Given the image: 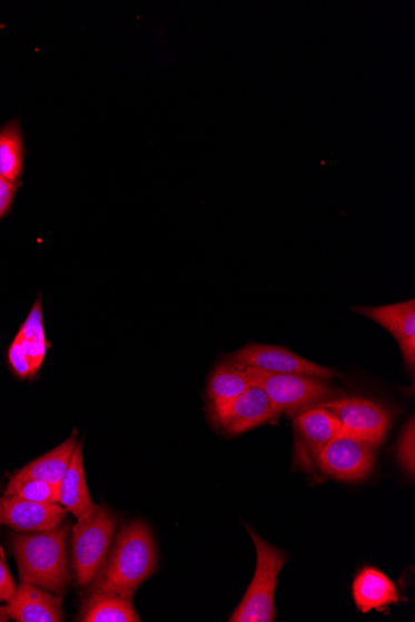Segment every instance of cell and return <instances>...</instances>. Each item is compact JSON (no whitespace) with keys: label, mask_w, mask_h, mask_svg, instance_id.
<instances>
[{"label":"cell","mask_w":415,"mask_h":622,"mask_svg":"<svg viewBox=\"0 0 415 622\" xmlns=\"http://www.w3.org/2000/svg\"><path fill=\"white\" fill-rule=\"evenodd\" d=\"M4 497H17L39 503H59V486L46 481L14 475L9 481Z\"/></svg>","instance_id":"cell-21"},{"label":"cell","mask_w":415,"mask_h":622,"mask_svg":"<svg viewBox=\"0 0 415 622\" xmlns=\"http://www.w3.org/2000/svg\"><path fill=\"white\" fill-rule=\"evenodd\" d=\"M17 590L14 579L10 574L2 556H0V602H9Z\"/></svg>","instance_id":"cell-24"},{"label":"cell","mask_w":415,"mask_h":622,"mask_svg":"<svg viewBox=\"0 0 415 622\" xmlns=\"http://www.w3.org/2000/svg\"><path fill=\"white\" fill-rule=\"evenodd\" d=\"M78 621L81 622H138L131 600L120 595L93 592L85 600Z\"/></svg>","instance_id":"cell-17"},{"label":"cell","mask_w":415,"mask_h":622,"mask_svg":"<svg viewBox=\"0 0 415 622\" xmlns=\"http://www.w3.org/2000/svg\"><path fill=\"white\" fill-rule=\"evenodd\" d=\"M8 362L18 378H33L27 352L18 337L14 338L12 346L8 349Z\"/></svg>","instance_id":"cell-23"},{"label":"cell","mask_w":415,"mask_h":622,"mask_svg":"<svg viewBox=\"0 0 415 622\" xmlns=\"http://www.w3.org/2000/svg\"><path fill=\"white\" fill-rule=\"evenodd\" d=\"M246 367V366H244ZM250 383L269 396L276 414L297 416L336 398L326 379L305 374H276L246 367Z\"/></svg>","instance_id":"cell-3"},{"label":"cell","mask_w":415,"mask_h":622,"mask_svg":"<svg viewBox=\"0 0 415 622\" xmlns=\"http://www.w3.org/2000/svg\"><path fill=\"white\" fill-rule=\"evenodd\" d=\"M353 595L357 609L364 614L399 602L397 585L385 573L372 566L365 567L356 575Z\"/></svg>","instance_id":"cell-14"},{"label":"cell","mask_w":415,"mask_h":622,"mask_svg":"<svg viewBox=\"0 0 415 622\" xmlns=\"http://www.w3.org/2000/svg\"><path fill=\"white\" fill-rule=\"evenodd\" d=\"M231 361L249 368L276 374H305L332 379L337 373L304 359L289 349L276 346L248 345L233 354Z\"/></svg>","instance_id":"cell-8"},{"label":"cell","mask_w":415,"mask_h":622,"mask_svg":"<svg viewBox=\"0 0 415 622\" xmlns=\"http://www.w3.org/2000/svg\"><path fill=\"white\" fill-rule=\"evenodd\" d=\"M399 464L412 477L415 472V423L414 417L404 427L398 443L397 453Z\"/></svg>","instance_id":"cell-22"},{"label":"cell","mask_w":415,"mask_h":622,"mask_svg":"<svg viewBox=\"0 0 415 622\" xmlns=\"http://www.w3.org/2000/svg\"><path fill=\"white\" fill-rule=\"evenodd\" d=\"M71 525L12 535V551L21 582L57 595L66 594L70 583L68 537Z\"/></svg>","instance_id":"cell-2"},{"label":"cell","mask_w":415,"mask_h":622,"mask_svg":"<svg viewBox=\"0 0 415 622\" xmlns=\"http://www.w3.org/2000/svg\"><path fill=\"white\" fill-rule=\"evenodd\" d=\"M4 610L18 622H61L66 619L59 595L28 583L17 588Z\"/></svg>","instance_id":"cell-12"},{"label":"cell","mask_w":415,"mask_h":622,"mask_svg":"<svg viewBox=\"0 0 415 622\" xmlns=\"http://www.w3.org/2000/svg\"><path fill=\"white\" fill-rule=\"evenodd\" d=\"M116 529L117 520L105 506L96 507L88 519L73 525L71 565L78 585H89L102 570Z\"/></svg>","instance_id":"cell-5"},{"label":"cell","mask_w":415,"mask_h":622,"mask_svg":"<svg viewBox=\"0 0 415 622\" xmlns=\"http://www.w3.org/2000/svg\"><path fill=\"white\" fill-rule=\"evenodd\" d=\"M68 511L59 503H39L17 497L0 500V524L18 532L56 530L67 519Z\"/></svg>","instance_id":"cell-11"},{"label":"cell","mask_w":415,"mask_h":622,"mask_svg":"<svg viewBox=\"0 0 415 622\" xmlns=\"http://www.w3.org/2000/svg\"><path fill=\"white\" fill-rule=\"evenodd\" d=\"M78 443L77 432H73L67 442L19 470L16 475L46 481L59 486L62 477L67 474L73 450H76Z\"/></svg>","instance_id":"cell-18"},{"label":"cell","mask_w":415,"mask_h":622,"mask_svg":"<svg viewBox=\"0 0 415 622\" xmlns=\"http://www.w3.org/2000/svg\"><path fill=\"white\" fill-rule=\"evenodd\" d=\"M251 387L250 378L246 367L241 364L229 361L219 364L213 372L208 384V398L213 409L226 406L239 398Z\"/></svg>","instance_id":"cell-16"},{"label":"cell","mask_w":415,"mask_h":622,"mask_svg":"<svg viewBox=\"0 0 415 622\" xmlns=\"http://www.w3.org/2000/svg\"><path fill=\"white\" fill-rule=\"evenodd\" d=\"M257 550V570L241 603L229 618L230 622H273L276 616L275 590L287 556L274 545L266 543L246 524Z\"/></svg>","instance_id":"cell-4"},{"label":"cell","mask_w":415,"mask_h":622,"mask_svg":"<svg viewBox=\"0 0 415 622\" xmlns=\"http://www.w3.org/2000/svg\"><path fill=\"white\" fill-rule=\"evenodd\" d=\"M278 415L275 413L269 396L253 385L236 401L210 411V417L220 431L229 435H239L251 428L268 423Z\"/></svg>","instance_id":"cell-9"},{"label":"cell","mask_w":415,"mask_h":622,"mask_svg":"<svg viewBox=\"0 0 415 622\" xmlns=\"http://www.w3.org/2000/svg\"><path fill=\"white\" fill-rule=\"evenodd\" d=\"M23 169V141L18 124H9L0 131V177L17 184Z\"/></svg>","instance_id":"cell-20"},{"label":"cell","mask_w":415,"mask_h":622,"mask_svg":"<svg viewBox=\"0 0 415 622\" xmlns=\"http://www.w3.org/2000/svg\"><path fill=\"white\" fill-rule=\"evenodd\" d=\"M357 314L364 315L385 327L399 343L404 361L411 371L415 364V303L393 304L381 307H359Z\"/></svg>","instance_id":"cell-13"},{"label":"cell","mask_w":415,"mask_h":622,"mask_svg":"<svg viewBox=\"0 0 415 622\" xmlns=\"http://www.w3.org/2000/svg\"><path fill=\"white\" fill-rule=\"evenodd\" d=\"M16 191V184L0 177V218H3L10 206H12Z\"/></svg>","instance_id":"cell-25"},{"label":"cell","mask_w":415,"mask_h":622,"mask_svg":"<svg viewBox=\"0 0 415 622\" xmlns=\"http://www.w3.org/2000/svg\"><path fill=\"white\" fill-rule=\"evenodd\" d=\"M59 503L72 513L78 521L88 519L98 507L91 500L87 477H85L82 443H78L76 450H73L67 474L60 482Z\"/></svg>","instance_id":"cell-15"},{"label":"cell","mask_w":415,"mask_h":622,"mask_svg":"<svg viewBox=\"0 0 415 622\" xmlns=\"http://www.w3.org/2000/svg\"><path fill=\"white\" fill-rule=\"evenodd\" d=\"M9 619L4 608H0V622H7Z\"/></svg>","instance_id":"cell-26"},{"label":"cell","mask_w":415,"mask_h":622,"mask_svg":"<svg viewBox=\"0 0 415 622\" xmlns=\"http://www.w3.org/2000/svg\"><path fill=\"white\" fill-rule=\"evenodd\" d=\"M295 428L297 456L307 468L316 464L324 447L343 433L337 417L322 405L295 416Z\"/></svg>","instance_id":"cell-10"},{"label":"cell","mask_w":415,"mask_h":622,"mask_svg":"<svg viewBox=\"0 0 415 622\" xmlns=\"http://www.w3.org/2000/svg\"><path fill=\"white\" fill-rule=\"evenodd\" d=\"M322 406L337 417L343 433L374 447L383 443L389 431L392 415L387 407L377 402L346 396L328 401Z\"/></svg>","instance_id":"cell-6"},{"label":"cell","mask_w":415,"mask_h":622,"mask_svg":"<svg viewBox=\"0 0 415 622\" xmlns=\"http://www.w3.org/2000/svg\"><path fill=\"white\" fill-rule=\"evenodd\" d=\"M374 446L345 433L329 442L317 457L316 465L325 475L339 481H359L375 465Z\"/></svg>","instance_id":"cell-7"},{"label":"cell","mask_w":415,"mask_h":622,"mask_svg":"<svg viewBox=\"0 0 415 622\" xmlns=\"http://www.w3.org/2000/svg\"><path fill=\"white\" fill-rule=\"evenodd\" d=\"M17 337L23 345L30 362L31 373L39 372L45 362L46 354L50 347L46 338L45 318H42L41 297L39 296L33 308H31L23 326L20 327Z\"/></svg>","instance_id":"cell-19"},{"label":"cell","mask_w":415,"mask_h":622,"mask_svg":"<svg viewBox=\"0 0 415 622\" xmlns=\"http://www.w3.org/2000/svg\"><path fill=\"white\" fill-rule=\"evenodd\" d=\"M157 570V549L152 532L142 521L125 525L102 570L93 579L92 592L132 600L136 590Z\"/></svg>","instance_id":"cell-1"}]
</instances>
